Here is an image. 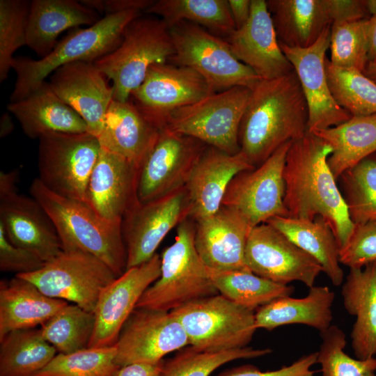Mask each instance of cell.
Listing matches in <instances>:
<instances>
[{"instance_id":"30bf717a","label":"cell","mask_w":376,"mask_h":376,"mask_svg":"<svg viewBox=\"0 0 376 376\" xmlns=\"http://www.w3.org/2000/svg\"><path fill=\"white\" fill-rule=\"evenodd\" d=\"M38 140V178L52 191L85 203L90 175L101 150L98 139L87 132H52Z\"/></svg>"},{"instance_id":"2e32d148","label":"cell","mask_w":376,"mask_h":376,"mask_svg":"<svg viewBox=\"0 0 376 376\" xmlns=\"http://www.w3.org/2000/svg\"><path fill=\"white\" fill-rule=\"evenodd\" d=\"M189 203L185 187L163 197L136 203L122 222L126 249V269L153 257L166 235L189 217Z\"/></svg>"},{"instance_id":"f546056e","label":"cell","mask_w":376,"mask_h":376,"mask_svg":"<svg viewBox=\"0 0 376 376\" xmlns=\"http://www.w3.org/2000/svg\"><path fill=\"white\" fill-rule=\"evenodd\" d=\"M68 304L48 297L31 282L15 276L0 282V339L7 334L42 325Z\"/></svg>"},{"instance_id":"9f6ffc18","label":"cell","mask_w":376,"mask_h":376,"mask_svg":"<svg viewBox=\"0 0 376 376\" xmlns=\"http://www.w3.org/2000/svg\"><path fill=\"white\" fill-rule=\"evenodd\" d=\"M363 72L376 83V62H368Z\"/></svg>"},{"instance_id":"4316f807","label":"cell","mask_w":376,"mask_h":376,"mask_svg":"<svg viewBox=\"0 0 376 376\" xmlns=\"http://www.w3.org/2000/svg\"><path fill=\"white\" fill-rule=\"evenodd\" d=\"M159 132L131 101L113 100L97 139L101 148L124 157L139 169Z\"/></svg>"},{"instance_id":"b9f144b4","label":"cell","mask_w":376,"mask_h":376,"mask_svg":"<svg viewBox=\"0 0 376 376\" xmlns=\"http://www.w3.org/2000/svg\"><path fill=\"white\" fill-rule=\"evenodd\" d=\"M116 355V345L58 353L33 376H113L120 368Z\"/></svg>"},{"instance_id":"ee69618b","label":"cell","mask_w":376,"mask_h":376,"mask_svg":"<svg viewBox=\"0 0 376 376\" xmlns=\"http://www.w3.org/2000/svg\"><path fill=\"white\" fill-rule=\"evenodd\" d=\"M368 19L331 24L329 59L331 63L364 71L368 63Z\"/></svg>"},{"instance_id":"cb8c5ba5","label":"cell","mask_w":376,"mask_h":376,"mask_svg":"<svg viewBox=\"0 0 376 376\" xmlns=\"http://www.w3.org/2000/svg\"><path fill=\"white\" fill-rule=\"evenodd\" d=\"M196 222V249L208 268L250 271L245 249L253 227L240 212L222 205L214 214Z\"/></svg>"},{"instance_id":"8d00e7d4","label":"cell","mask_w":376,"mask_h":376,"mask_svg":"<svg viewBox=\"0 0 376 376\" xmlns=\"http://www.w3.org/2000/svg\"><path fill=\"white\" fill-rule=\"evenodd\" d=\"M210 278L218 292L252 311L278 298L290 296L294 287L258 276L251 271H219L208 268Z\"/></svg>"},{"instance_id":"7a4b0ae2","label":"cell","mask_w":376,"mask_h":376,"mask_svg":"<svg viewBox=\"0 0 376 376\" xmlns=\"http://www.w3.org/2000/svg\"><path fill=\"white\" fill-rule=\"evenodd\" d=\"M308 111L297 74L261 79L251 89L239 132L240 151L257 167L307 132Z\"/></svg>"},{"instance_id":"c3c4849f","label":"cell","mask_w":376,"mask_h":376,"mask_svg":"<svg viewBox=\"0 0 376 376\" xmlns=\"http://www.w3.org/2000/svg\"><path fill=\"white\" fill-rule=\"evenodd\" d=\"M318 352L303 355L290 365L279 369L262 371L251 364H244L226 369L218 376H315L312 367L317 363Z\"/></svg>"},{"instance_id":"52a82bcc","label":"cell","mask_w":376,"mask_h":376,"mask_svg":"<svg viewBox=\"0 0 376 376\" xmlns=\"http://www.w3.org/2000/svg\"><path fill=\"white\" fill-rule=\"evenodd\" d=\"M189 345L217 352L248 347L256 331L255 311L221 294L187 303L172 311Z\"/></svg>"},{"instance_id":"8fae6325","label":"cell","mask_w":376,"mask_h":376,"mask_svg":"<svg viewBox=\"0 0 376 376\" xmlns=\"http://www.w3.org/2000/svg\"><path fill=\"white\" fill-rule=\"evenodd\" d=\"M45 295L94 313L102 290L118 276L103 261L81 250L62 251L33 272L15 275Z\"/></svg>"},{"instance_id":"11a10c76","label":"cell","mask_w":376,"mask_h":376,"mask_svg":"<svg viewBox=\"0 0 376 376\" xmlns=\"http://www.w3.org/2000/svg\"><path fill=\"white\" fill-rule=\"evenodd\" d=\"M14 129V124L9 113H4L0 119V136L3 138L10 134Z\"/></svg>"},{"instance_id":"816d5d0a","label":"cell","mask_w":376,"mask_h":376,"mask_svg":"<svg viewBox=\"0 0 376 376\" xmlns=\"http://www.w3.org/2000/svg\"><path fill=\"white\" fill-rule=\"evenodd\" d=\"M163 361L157 364L131 363L120 367L113 376H162Z\"/></svg>"},{"instance_id":"d590c367","label":"cell","mask_w":376,"mask_h":376,"mask_svg":"<svg viewBox=\"0 0 376 376\" xmlns=\"http://www.w3.org/2000/svg\"><path fill=\"white\" fill-rule=\"evenodd\" d=\"M56 352L40 329L11 331L0 339V376H33Z\"/></svg>"},{"instance_id":"9a60e30c","label":"cell","mask_w":376,"mask_h":376,"mask_svg":"<svg viewBox=\"0 0 376 376\" xmlns=\"http://www.w3.org/2000/svg\"><path fill=\"white\" fill-rule=\"evenodd\" d=\"M214 93L198 72L168 62L152 65L130 98L143 116L161 130L173 111Z\"/></svg>"},{"instance_id":"f907efd6","label":"cell","mask_w":376,"mask_h":376,"mask_svg":"<svg viewBox=\"0 0 376 376\" xmlns=\"http://www.w3.org/2000/svg\"><path fill=\"white\" fill-rule=\"evenodd\" d=\"M86 6L105 15L125 12L130 10H146L155 2L153 0H81Z\"/></svg>"},{"instance_id":"7402d4cb","label":"cell","mask_w":376,"mask_h":376,"mask_svg":"<svg viewBox=\"0 0 376 376\" xmlns=\"http://www.w3.org/2000/svg\"><path fill=\"white\" fill-rule=\"evenodd\" d=\"M138 168L124 157L101 148L90 175L85 203L103 220L122 226L138 201Z\"/></svg>"},{"instance_id":"db71d44e","label":"cell","mask_w":376,"mask_h":376,"mask_svg":"<svg viewBox=\"0 0 376 376\" xmlns=\"http://www.w3.org/2000/svg\"><path fill=\"white\" fill-rule=\"evenodd\" d=\"M368 62H376V13L368 19Z\"/></svg>"},{"instance_id":"ac0fdd59","label":"cell","mask_w":376,"mask_h":376,"mask_svg":"<svg viewBox=\"0 0 376 376\" xmlns=\"http://www.w3.org/2000/svg\"><path fill=\"white\" fill-rule=\"evenodd\" d=\"M116 363L157 364L163 357L189 345L183 327L170 311L135 308L116 343Z\"/></svg>"},{"instance_id":"d4e9b609","label":"cell","mask_w":376,"mask_h":376,"mask_svg":"<svg viewBox=\"0 0 376 376\" xmlns=\"http://www.w3.org/2000/svg\"><path fill=\"white\" fill-rule=\"evenodd\" d=\"M254 168L241 151L230 155L207 146L195 162L185 185L189 203V217L197 221L217 212L234 177Z\"/></svg>"},{"instance_id":"44dd1931","label":"cell","mask_w":376,"mask_h":376,"mask_svg":"<svg viewBox=\"0 0 376 376\" xmlns=\"http://www.w3.org/2000/svg\"><path fill=\"white\" fill-rule=\"evenodd\" d=\"M56 95L75 111L87 125V132L98 138L107 111L113 100L112 86L94 63L64 65L49 76Z\"/></svg>"},{"instance_id":"3957f363","label":"cell","mask_w":376,"mask_h":376,"mask_svg":"<svg viewBox=\"0 0 376 376\" xmlns=\"http://www.w3.org/2000/svg\"><path fill=\"white\" fill-rule=\"evenodd\" d=\"M29 193L51 219L63 251L91 253L118 276L125 272L127 253L122 226L105 221L84 202L52 191L38 178L31 182Z\"/></svg>"},{"instance_id":"5bb4252c","label":"cell","mask_w":376,"mask_h":376,"mask_svg":"<svg viewBox=\"0 0 376 376\" xmlns=\"http://www.w3.org/2000/svg\"><path fill=\"white\" fill-rule=\"evenodd\" d=\"M207 145L167 128L158 136L138 170L136 196L145 203L184 187Z\"/></svg>"},{"instance_id":"4fadbf2b","label":"cell","mask_w":376,"mask_h":376,"mask_svg":"<svg viewBox=\"0 0 376 376\" xmlns=\"http://www.w3.org/2000/svg\"><path fill=\"white\" fill-rule=\"evenodd\" d=\"M18 171L0 173V224L10 242L47 263L62 251L51 219L33 198L17 192Z\"/></svg>"},{"instance_id":"603a6c76","label":"cell","mask_w":376,"mask_h":376,"mask_svg":"<svg viewBox=\"0 0 376 376\" xmlns=\"http://www.w3.org/2000/svg\"><path fill=\"white\" fill-rule=\"evenodd\" d=\"M226 40L234 56L262 79L278 78L294 70L280 47L265 0H251L248 21Z\"/></svg>"},{"instance_id":"1f68e13d","label":"cell","mask_w":376,"mask_h":376,"mask_svg":"<svg viewBox=\"0 0 376 376\" xmlns=\"http://www.w3.org/2000/svg\"><path fill=\"white\" fill-rule=\"evenodd\" d=\"M279 42L306 48L332 24L327 0H268Z\"/></svg>"},{"instance_id":"e575fe53","label":"cell","mask_w":376,"mask_h":376,"mask_svg":"<svg viewBox=\"0 0 376 376\" xmlns=\"http://www.w3.org/2000/svg\"><path fill=\"white\" fill-rule=\"evenodd\" d=\"M146 13L159 16L169 29L187 22L227 38L236 29L228 0H158Z\"/></svg>"},{"instance_id":"74e56055","label":"cell","mask_w":376,"mask_h":376,"mask_svg":"<svg viewBox=\"0 0 376 376\" xmlns=\"http://www.w3.org/2000/svg\"><path fill=\"white\" fill-rule=\"evenodd\" d=\"M325 71L331 93L351 116L376 113V83L354 68L336 66L326 58Z\"/></svg>"},{"instance_id":"6da1fadb","label":"cell","mask_w":376,"mask_h":376,"mask_svg":"<svg viewBox=\"0 0 376 376\" xmlns=\"http://www.w3.org/2000/svg\"><path fill=\"white\" fill-rule=\"evenodd\" d=\"M330 146L313 133L291 143L283 177L288 217L313 220L322 217L331 226L340 249L347 243L354 224L327 159Z\"/></svg>"},{"instance_id":"8992f818","label":"cell","mask_w":376,"mask_h":376,"mask_svg":"<svg viewBox=\"0 0 376 376\" xmlns=\"http://www.w3.org/2000/svg\"><path fill=\"white\" fill-rule=\"evenodd\" d=\"M175 53L169 27L159 17L142 15L124 30L119 46L94 62L112 81L113 100L127 102L149 68L168 63Z\"/></svg>"},{"instance_id":"d6986e66","label":"cell","mask_w":376,"mask_h":376,"mask_svg":"<svg viewBox=\"0 0 376 376\" xmlns=\"http://www.w3.org/2000/svg\"><path fill=\"white\" fill-rule=\"evenodd\" d=\"M161 274V256L127 269L101 292L94 314L95 327L88 347L116 345L125 323L143 292Z\"/></svg>"},{"instance_id":"4dcf8cb0","label":"cell","mask_w":376,"mask_h":376,"mask_svg":"<svg viewBox=\"0 0 376 376\" xmlns=\"http://www.w3.org/2000/svg\"><path fill=\"white\" fill-rule=\"evenodd\" d=\"M335 294L327 286L309 288L302 298L285 296L273 300L255 311L257 329L272 331L287 324H304L322 333L331 325Z\"/></svg>"},{"instance_id":"ab89813d","label":"cell","mask_w":376,"mask_h":376,"mask_svg":"<svg viewBox=\"0 0 376 376\" xmlns=\"http://www.w3.org/2000/svg\"><path fill=\"white\" fill-rule=\"evenodd\" d=\"M339 179L352 221L354 224L376 222V155L365 158Z\"/></svg>"},{"instance_id":"ba28073f","label":"cell","mask_w":376,"mask_h":376,"mask_svg":"<svg viewBox=\"0 0 376 376\" xmlns=\"http://www.w3.org/2000/svg\"><path fill=\"white\" fill-rule=\"evenodd\" d=\"M175 53L169 63L201 75L214 93L235 86L251 90L260 79L233 54L227 40L187 22L170 28Z\"/></svg>"},{"instance_id":"681fc988","label":"cell","mask_w":376,"mask_h":376,"mask_svg":"<svg viewBox=\"0 0 376 376\" xmlns=\"http://www.w3.org/2000/svg\"><path fill=\"white\" fill-rule=\"evenodd\" d=\"M331 22H354L372 16L370 0H327Z\"/></svg>"},{"instance_id":"f35d334b","label":"cell","mask_w":376,"mask_h":376,"mask_svg":"<svg viewBox=\"0 0 376 376\" xmlns=\"http://www.w3.org/2000/svg\"><path fill=\"white\" fill-rule=\"evenodd\" d=\"M95 318L76 304H67L41 325L44 338L59 353L69 354L87 348Z\"/></svg>"},{"instance_id":"60d3db41","label":"cell","mask_w":376,"mask_h":376,"mask_svg":"<svg viewBox=\"0 0 376 376\" xmlns=\"http://www.w3.org/2000/svg\"><path fill=\"white\" fill-rule=\"evenodd\" d=\"M272 352L270 348L255 349L248 346L210 352L200 351L189 345L163 361L162 376H210L220 366L234 360L258 358Z\"/></svg>"},{"instance_id":"83f0119b","label":"cell","mask_w":376,"mask_h":376,"mask_svg":"<svg viewBox=\"0 0 376 376\" xmlns=\"http://www.w3.org/2000/svg\"><path fill=\"white\" fill-rule=\"evenodd\" d=\"M98 13L75 0H32L27 24L26 46L43 58L56 46L58 36L69 29L92 26Z\"/></svg>"},{"instance_id":"bcb514c9","label":"cell","mask_w":376,"mask_h":376,"mask_svg":"<svg viewBox=\"0 0 376 376\" xmlns=\"http://www.w3.org/2000/svg\"><path fill=\"white\" fill-rule=\"evenodd\" d=\"M339 260L350 269H361L376 261V222L354 224L347 243L340 249Z\"/></svg>"},{"instance_id":"7bdbcfd3","label":"cell","mask_w":376,"mask_h":376,"mask_svg":"<svg viewBox=\"0 0 376 376\" xmlns=\"http://www.w3.org/2000/svg\"><path fill=\"white\" fill-rule=\"evenodd\" d=\"M320 336L317 363L321 376H376L375 357L362 360L345 353L346 335L340 327L331 324Z\"/></svg>"},{"instance_id":"f5cc1de1","label":"cell","mask_w":376,"mask_h":376,"mask_svg":"<svg viewBox=\"0 0 376 376\" xmlns=\"http://www.w3.org/2000/svg\"><path fill=\"white\" fill-rule=\"evenodd\" d=\"M228 5L236 29L248 21L251 10V0H228Z\"/></svg>"},{"instance_id":"7dc6e473","label":"cell","mask_w":376,"mask_h":376,"mask_svg":"<svg viewBox=\"0 0 376 376\" xmlns=\"http://www.w3.org/2000/svg\"><path fill=\"white\" fill-rule=\"evenodd\" d=\"M45 263L33 252L12 244L0 224V269L15 275L33 272Z\"/></svg>"},{"instance_id":"277c9868","label":"cell","mask_w":376,"mask_h":376,"mask_svg":"<svg viewBox=\"0 0 376 376\" xmlns=\"http://www.w3.org/2000/svg\"><path fill=\"white\" fill-rule=\"evenodd\" d=\"M142 15L139 10L105 15L85 29L71 31L47 56L34 60L14 58L12 69L17 75L10 102L26 97L58 68L75 62L94 63L120 44L127 24Z\"/></svg>"},{"instance_id":"e0dca14e","label":"cell","mask_w":376,"mask_h":376,"mask_svg":"<svg viewBox=\"0 0 376 376\" xmlns=\"http://www.w3.org/2000/svg\"><path fill=\"white\" fill-rule=\"evenodd\" d=\"M245 262L253 274L288 285L300 281L313 287L322 272L319 263L267 223L252 228L246 242Z\"/></svg>"},{"instance_id":"ffe728a7","label":"cell","mask_w":376,"mask_h":376,"mask_svg":"<svg viewBox=\"0 0 376 376\" xmlns=\"http://www.w3.org/2000/svg\"><path fill=\"white\" fill-rule=\"evenodd\" d=\"M331 25L308 47H290L279 43L301 84L308 106L307 132L310 133L338 125L352 117L337 104L328 85L324 63L330 45Z\"/></svg>"},{"instance_id":"836d02e7","label":"cell","mask_w":376,"mask_h":376,"mask_svg":"<svg viewBox=\"0 0 376 376\" xmlns=\"http://www.w3.org/2000/svg\"><path fill=\"white\" fill-rule=\"evenodd\" d=\"M313 133L331 148L327 163L336 180L376 152V113L352 116L338 125Z\"/></svg>"},{"instance_id":"f1b7e54d","label":"cell","mask_w":376,"mask_h":376,"mask_svg":"<svg viewBox=\"0 0 376 376\" xmlns=\"http://www.w3.org/2000/svg\"><path fill=\"white\" fill-rule=\"evenodd\" d=\"M341 295L344 308L356 318L350 334L356 358H376V261L350 269Z\"/></svg>"},{"instance_id":"7c38bea8","label":"cell","mask_w":376,"mask_h":376,"mask_svg":"<svg viewBox=\"0 0 376 376\" xmlns=\"http://www.w3.org/2000/svg\"><path fill=\"white\" fill-rule=\"evenodd\" d=\"M292 142L283 144L260 166L236 175L222 205L240 212L252 227L275 217H288L283 172Z\"/></svg>"},{"instance_id":"d6a6232c","label":"cell","mask_w":376,"mask_h":376,"mask_svg":"<svg viewBox=\"0 0 376 376\" xmlns=\"http://www.w3.org/2000/svg\"><path fill=\"white\" fill-rule=\"evenodd\" d=\"M266 223L314 258L334 285L338 286L343 283L344 272L340 265L339 245L331 226L322 217L306 220L275 217Z\"/></svg>"},{"instance_id":"9c48e42d","label":"cell","mask_w":376,"mask_h":376,"mask_svg":"<svg viewBox=\"0 0 376 376\" xmlns=\"http://www.w3.org/2000/svg\"><path fill=\"white\" fill-rule=\"evenodd\" d=\"M251 93L244 86L214 93L173 111L164 128L235 155L240 152V127Z\"/></svg>"},{"instance_id":"5b68a950","label":"cell","mask_w":376,"mask_h":376,"mask_svg":"<svg viewBox=\"0 0 376 376\" xmlns=\"http://www.w3.org/2000/svg\"><path fill=\"white\" fill-rule=\"evenodd\" d=\"M173 243L161 256V274L143 292L136 306L172 311L187 303L219 294L208 267L195 246V226L187 219L177 227Z\"/></svg>"},{"instance_id":"f6af8a7d","label":"cell","mask_w":376,"mask_h":376,"mask_svg":"<svg viewBox=\"0 0 376 376\" xmlns=\"http://www.w3.org/2000/svg\"><path fill=\"white\" fill-rule=\"evenodd\" d=\"M31 1H0V81L12 69L14 53L26 45L27 24Z\"/></svg>"},{"instance_id":"484cf974","label":"cell","mask_w":376,"mask_h":376,"mask_svg":"<svg viewBox=\"0 0 376 376\" xmlns=\"http://www.w3.org/2000/svg\"><path fill=\"white\" fill-rule=\"evenodd\" d=\"M7 109L16 118L23 132L32 139L52 132H87L83 118L56 95L46 81L24 98L10 102Z\"/></svg>"}]
</instances>
